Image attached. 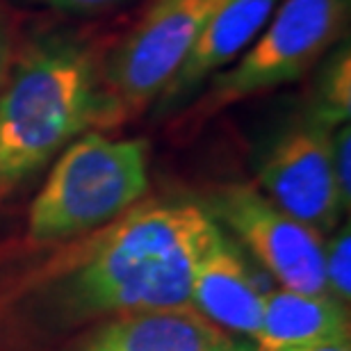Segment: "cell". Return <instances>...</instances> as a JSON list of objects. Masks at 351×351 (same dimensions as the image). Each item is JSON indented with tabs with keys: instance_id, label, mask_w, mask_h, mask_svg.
I'll use <instances>...</instances> for the list:
<instances>
[{
	"instance_id": "1",
	"label": "cell",
	"mask_w": 351,
	"mask_h": 351,
	"mask_svg": "<svg viewBox=\"0 0 351 351\" xmlns=\"http://www.w3.org/2000/svg\"><path fill=\"white\" fill-rule=\"evenodd\" d=\"M221 233L199 203L130 208L112 223L62 290L69 315H130L192 308L194 269Z\"/></svg>"
},
{
	"instance_id": "2",
	"label": "cell",
	"mask_w": 351,
	"mask_h": 351,
	"mask_svg": "<svg viewBox=\"0 0 351 351\" xmlns=\"http://www.w3.org/2000/svg\"><path fill=\"white\" fill-rule=\"evenodd\" d=\"M101 55L75 34H46L14 58L0 91V199L41 171L87 128L121 123Z\"/></svg>"
},
{
	"instance_id": "3",
	"label": "cell",
	"mask_w": 351,
	"mask_h": 351,
	"mask_svg": "<svg viewBox=\"0 0 351 351\" xmlns=\"http://www.w3.org/2000/svg\"><path fill=\"white\" fill-rule=\"evenodd\" d=\"M149 189L144 139L85 132L62 151L27 213L34 242H58L119 219Z\"/></svg>"
},
{
	"instance_id": "4",
	"label": "cell",
	"mask_w": 351,
	"mask_h": 351,
	"mask_svg": "<svg viewBox=\"0 0 351 351\" xmlns=\"http://www.w3.org/2000/svg\"><path fill=\"white\" fill-rule=\"evenodd\" d=\"M349 10L351 0H280L247 51L208 78L199 110L213 114L304 78L340 41Z\"/></svg>"
},
{
	"instance_id": "5",
	"label": "cell",
	"mask_w": 351,
	"mask_h": 351,
	"mask_svg": "<svg viewBox=\"0 0 351 351\" xmlns=\"http://www.w3.org/2000/svg\"><path fill=\"white\" fill-rule=\"evenodd\" d=\"M223 3L226 0H156L108 55H101L103 85L123 119L158 101Z\"/></svg>"
},
{
	"instance_id": "6",
	"label": "cell",
	"mask_w": 351,
	"mask_h": 351,
	"mask_svg": "<svg viewBox=\"0 0 351 351\" xmlns=\"http://www.w3.org/2000/svg\"><path fill=\"white\" fill-rule=\"evenodd\" d=\"M333 123L308 108L269 139L258 160L263 194L319 235L338 226L342 215L333 176Z\"/></svg>"
},
{
	"instance_id": "7",
	"label": "cell",
	"mask_w": 351,
	"mask_h": 351,
	"mask_svg": "<svg viewBox=\"0 0 351 351\" xmlns=\"http://www.w3.org/2000/svg\"><path fill=\"white\" fill-rule=\"evenodd\" d=\"M208 213L233 230L237 244L247 247L285 290L328 297L322 235L274 206L261 189L223 187L213 196Z\"/></svg>"
},
{
	"instance_id": "8",
	"label": "cell",
	"mask_w": 351,
	"mask_h": 351,
	"mask_svg": "<svg viewBox=\"0 0 351 351\" xmlns=\"http://www.w3.org/2000/svg\"><path fill=\"white\" fill-rule=\"evenodd\" d=\"M267 292L261 278L251 271L240 244L221 228L194 269L189 306L223 331L254 338Z\"/></svg>"
},
{
	"instance_id": "9",
	"label": "cell",
	"mask_w": 351,
	"mask_h": 351,
	"mask_svg": "<svg viewBox=\"0 0 351 351\" xmlns=\"http://www.w3.org/2000/svg\"><path fill=\"white\" fill-rule=\"evenodd\" d=\"M278 5L280 0H226L206 23L178 71L158 96L160 108L171 110L217 71L240 58L269 23Z\"/></svg>"
},
{
	"instance_id": "10",
	"label": "cell",
	"mask_w": 351,
	"mask_h": 351,
	"mask_svg": "<svg viewBox=\"0 0 351 351\" xmlns=\"http://www.w3.org/2000/svg\"><path fill=\"white\" fill-rule=\"evenodd\" d=\"M78 351H251L194 308L121 315Z\"/></svg>"
},
{
	"instance_id": "11",
	"label": "cell",
	"mask_w": 351,
	"mask_h": 351,
	"mask_svg": "<svg viewBox=\"0 0 351 351\" xmlns=\"http://www.w3.org/2000/svg\"><path fill=\"white\" fill-rule=\"evenodd\" d=\"M256 351H287L349 342V313L331 297L280 287L267 292L261 326L254 335Z\"/></svg>"
},
{
	"instance_id": "12",
	"label": "cell",
	"mask_w": 351,
	"mask_h": 351,
	"mask_svg": "<svg viewBox=\"0 0 351 351\" xmlns=\"http://www.w3.org/2000/svg\"><path fill=\"white\" fill-rule=\"evenodd\" d=\"M311 108L324 117L328 123L340 125L349 121L351 114V51L349 41H338L326 53L322 64L315 101Z\"/></svg>"
},
{
	"instance_id": "13",
	"label": "cell",
	"mask_w": 351,
	"mask_h": 351,
	"mask_svg": "<svg viewBox=\"0 0 351 351\" xmlns=\"http://www.w3.org/2000/svg\"><path fill=\"white\" fill-rule=\"evenodd\" d=\"M326 294L342 306L351 299V228L345 223L324 247Z\"/></svg>"
},
{
	"instance_id": "14",
	"label": "cell",
	"mask_w": 351,
	"mask_h": 351,
	"mask_svg": "<svg viewBox=\"0 0 351 351\" xmlns=\"http://www.w3.org/2000/svg\"><path fill=\"white\" fill-rule=\"evenodd\" d=\"M331 156H333V176L338 185L342 210H349L351 203V128L349 121L335 125L331 135Z\"/></svg>"
},
{
	"instance_id": "15",
	"label": "cell",
	"mask_w": 351,
	"mask_h": 351,
	"mask_svg": "<svg viewBox=\"0 0 351 351\" xmlns=\"http://www.w3.org/2000/svg\"><path fill=\"white\" fill-rule=\"evenodd\" d=\"M30 5H39V7H48V10L55 12H66V14H82V12H98L105 10V7H112L121 0H25Z\"/></svg>"
},
{
	"instance_id": "16",
	"label": "cell",
	"mask_w": 351,
	"mask_h": 351,
	"mask_svg": "<svg viewBox=\"0 0 351 351\" xmlns=\"http://www.w3.org/2000/svg\"><path fill=\"white\" fill-rule=\"evenodd\" d=\"M14 32L7 19L0 14V91H3L7 78H10V71H12V64H14Z\"/></svg>"
},
{
	"instance_id": "17",
	"label": "cell",
	"mask_w": 351,
	"mask_h": 351,
	"mask_svg": "<svg viewBox=\"0 0 351 351\" xmlns=\"http://www.w3.org/2000/svg\"><path fill=\"white\" fill-rule=\"evenodd\" d=\"M287 351H351L349 342H338V345H317V347H301V349H287Z\"/></svg>"
}]
</instances>
